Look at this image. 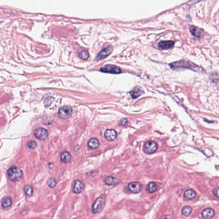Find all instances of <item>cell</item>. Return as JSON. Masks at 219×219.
<instances>
[{
  "label": "cell",
  "mask_w": 219,
  "mask_h": 219,
  "mask_svg": "<svg viewBox=\"0 0 219 219\" xmlns=\"http://www.w3.org/2000/svg\"><path fill=\"white\" fill-rule=\"evenodd\" d=\"M170 67L172 69L183 68V69H191L192 70L197 71V72H203L204 71L202 68H200V67L198 66L197 65L195 64L192 62H190L185 60H180L178 62H175L170 64Z\"/></svg>",
  "instance_id": "cell-1"
},
{
  "label": "cell",
  "mask_w": 219,
  "mask_h": 219,
  "mask_svg": "<svg viewBox=\"0 0 219 219\" xmlns=\"http://www.w3.org/2000/svg\"><path fill=\"white\" fill-rule=\"evenodd\" d=\"M8 178L12 182H17L21 179L22 176V170L16 166H12L7 171Z\"/></svg>",
  "instance_id": "cell-2"
},
{
  "label": "cell",
  "mask_w": 219,
  "mask_h": 219,
  "mask_svg": "<svg viewBox=\"0 0 219 219\" xmlns=\"http://www.w3.org/2000/svg\"><path fill=\"white\" fill-rule=\"evenodd\" d=\"M105 202H106L105 196H102L98 197L92 205V212L94 213H98L101 212L103 209L104 206H105Z\"/></svg>",
  "instance_id": "cell-3"
},
{
  "label": "cell",
  "mask_w": 219,
  "mask_h": 219,
  "mask_svg": "<svg viewBox=\"0 0 219 219\" xmlns=\"http://www.w3.org/2000/svg\"><path fill=\"white\" fill-rule=\"evenodd\" d=\"M73 113V109L70 106H63L59 108L58 116L62 119L70 117Z\"/></svg>",
  "instance_id": "cell-4"
},
{
  "label": "cell",
  "mask_w": 219,
  "mask_h": 219,
  "mask_svg": "<svg viewBox=\"0 0 219 219\" xmlns=\"http://www.w3.org/2000/svg\"><path fill=\"white\" fill-rule=\"evenodd\" d=\"M101 71L106 73L110 74H119L121 73V69L118 67L114 65H106L101 68Z\"/></svg>",
  "instance_id": "cell-5"
},
{
  "label": "cell",
  "mask_w": 219,
  "mask_h": 219,
  "mask_svg": "<svg viewBox=\"0 0 219 219\" xmlns=\"http://www.w3.org/2000/svg\"><path fill=\"white\" fill-rule=\"evenodd\" d=\"M158 148L157 144L153 141L147 142L144 146V151L147 154H153Z\"/></svg>",
  "instance_id": "cell-6"
},
{
  "label": "cell",
  "mask_w": 219,
  "mask_h": 219,
  "mask_svg": "<svg viewBox=\"0 0 219 219\" xmlns=\"http://www.w3.org/2000/svg\"><path fill=\"white\" fill-rule=\"evenodd\" d=\"M34 135L37 139L40 140H45L47 136V131L44 128H37L34 132Z\"/></svg>",
  "instance_id": "cell-7"
},
{
  "label": "cell",
  "mask_w": 219,
  "mask_h": 219,
  "mask_svg": "<svg viewBox=\"0 0 219 219\" xmlns=\"http://www.w3.org/2000/svg\"><path fill=\"white\" fill-rule=\"evenodd\" d=\"M113 51V47L112 46H108L106 48L103 49L101 52H99V53L96 56V60H103L104 58H106L109 55L112 53Z\"/></svg>",
  "instance_id": "cell-8"
},
{
  "label": "cell",
  "mask_w": 219,
  "mask_h": 219,
  "mask_svg": "<svg viewBox=\"0 0 219 219\" xmlns=\"http://www.w3.org/2000/svg\"><path fill=\"white\" fill-rule=\"evenodd\" d=\"M128 188L131 193L138 194L141 191L142 184L139 182H131L128 184Z\"/></svg>",
  "instance_id": "cell-9"
},
{
  "label": "cell",
  "mask_w": 219,
  "mask_h": 219,
  "mask_svg": "<svg viewBox=\"0 0 219 219\" xmlns=\"http://www.w3.org/2000/svg\"><path fill=\"white\" fill-rule=\"evenodd\" d=\"M117 135V133L116 130H114L113 129H110V130H106V131L104 132V136L107 140L113 141L116 139Z\"/></svg>",
  "instance_id": "cell-10"
},
{
  "label": "cell",
  "mask_w": 219,
  "mask_h": 219,
  "mask_svg": "<svg viewBox=\"0 0 219 219\" xmlns=\"http://www.w3.org/2000/svg\"><path fill=\"white\" fill-rule=\"evenodd\" d=\"M84 189L83 183L80 180H76L73 183V190L75 194H80L82 192Z\"/></svg>",
  "instance_id": "cell-11"
},
{
  "label": "cell",
  "mask_w": 219,
  "mask_h": 219,
  "mask_svg": "<svg viewBox=\"0 0 219 219\" xmlns=\"http://www.w3.org/2000/svg\"><path fill=\"white\" fill-rule=\"evenodd\" d=\"M174 45V42L168 40V41H161L159 42L158 47L161 50H169L172 48Z\"/></svg>",
  "instance_id": "cell-12"
},
{
  "label": "cell",
  "mask_w": 219,
  "mask_h": 219,
  "mask_svg": "<svg viewBox=\"0 0 219 219\" xmlns=\"http://www.w3.org/2000/svg\"><path fill=\"white\" fill-rule=\"evenodd\" d=\"M214 215H215V212L211 208L204 209L202 212V216L205 219H210L214 216Z\"/></svg>",
  "instance_id": "cell-13"
},
{
  "label": "cell",
  "mask_w": 219,
  "mask_h": 219,
  "mask_svg": "<svg viewBox=\"0 0 219 219\" xmlns=\"http://www.w3.org/2000/svg\"><path fill=\"white\" fill-rule=\"evenodd\" d=\"M190 32H191V33L194 36L197 38L201 37L204 33L202 30L199 29V28L195 26H190Z\"/></svg>",
  "instance_id": "cell-14"
},
{
  "label": "cell",
  "mask_w": 219,
  "mask_h": 219,
  "mask_svg": "<svg viewBox=\"0 0 219 219\" xmlns=\"http://www.w3.org/2000/svg\"><path fill=\"white\" fill-rule=\"evenodd\" d=\"M130 93L133 99H136L138 97L141 96V95L144 93V91H143V90L140 87H136L133 88V90H131Z\"/></svg>",
  "instance_id": "cell-15"
},
{
  "label": "cell",
  "mask_w": 219,
  "mask_h": 219,
  "mask_svg": "<svg viewBox=\"0 0 219 219\" xmlns=\"http://www.w3.org/2000/svg\"><path fill=\"white\" fill-rule=\"evenodd\" d=\"M196 193L193 190L189 189L186 190L184 193V198L187 200H191L193 199L195 197H196Z\"/></svg>",
  "instance_id": "cell-16"
},
{
  "label": "cell",
  "mask_w": 219,
  "mask_h": 219,
  "mask_svg": "<svg viewBox=\"0 0 219 219\" xmlns=\"http://www.w3.org/2000/svg\"><path fill=\"white\" fill-rule=\"evenodd\" d=\"M88 146L92 149H96L99 146V142L97 139H91L88 142Z\"/></svg>",
  "instance_id": "cell-17"
},
{
  "label": "cell",
  "mask_w": 219,
  "mask_h": 219,
  "mask_svg": "<svg viewBox=\"0 0 219 219\" xmlns=\"http://www.w3.org/2000/svg\"><path fill=\"white\" fill-rule=\"evenodd\" d=\"M119 182V180L112 177V176H108V177L104 179V183L107 185H115Z\"/></svg>",
  "instance_id": "cell-18"
},
{
  "label": "cell",
  "mask_w": 219,
  "mask_h": 219,
  "mask_svg": "<svg viewBox=\"0 0 219 219\" xmlns=\"http://www.w3.org/2000/svg\"><path fill=\"white\" fill-rule=\"evenodd\" d=\"M60 159L61 161H63L64 163H68L70 161L71 159V155L69 152H63L62 153L60 154Z\"/></svg>",
  "instance_id": "cell-19"
},
{
  "label": "cell",
  "mask_w": 219,
  "mask_h": 219,
  "mask_svg": "<svg viewBox=\"0 0 219 219\" xmlns=\"http://www.w3.org/2000/svg\"><path fill=\"white\" fill-rule=\"evenodd\" d=\"M12 204V200L9 197H4L2 200V206L3 208L6 209L10 207Z\"/></svg>",
  "instance_id": "cell-20"
},
{
  "label": "cell",
  "mask_w": 219,
  "mask_h": 219,
  "mask_svg": "<svg viewBox=\"0 0 219 219\" xmlns=\"http://www.w3.org/2000/svg\"><path fill=\"white\" fill-rule=\"evenodd\" d=\"M157 189V184L154 182L149 183L146 187V190L147 192L149 193H153Z\"/></svg>",
  "instance_id": "cell-21"
},
{
  "label": "cell",
  "mask_w": 219,
  "mask_h": 219,
  "mask_svg": "<svg viewBox=\"0 0 219 219\" xmlns=\"http://www.w3.org/2000/svg\"><path fill=\"white\" fill-rule=\"evenodd\" d=\"M24 192H25V194L28 196H32L33 192V187L30 184L26 185V186L24 187Z\"/></svg>",
  "instance_id": "cell-22"
},
{
  "label": "cell",
  "mask_w": 219,
  "mask_h": 219,
  "mask_svg": "<svg viewBox=\"0 0 219 219\" xmlns=\"http://www.w3.org/2000/svg\"><path fill=\"white\" fill-rule=\"evenodd\" d=\"M192 208L190 206H186L183 208L182 209V213L183 215H184V216H189L190 215V213H192Z\"/></svg>",
  "instance_id": "cell-23"
},
{
  "label": "cell",
  "mask_w": 219,
  "mask_h": 219,
  "mask_svg": "<svg viewBox=\"0 0 219 219\" xmlns=\"http://www.w3.org/2000/svg\"><path fill=\"white\" fill-rule=\"evenodd\" d=\"M79 56L83 60H87L88 58V57H89L88 52L87 51H85V50L82 51L79 54Z\"/></svg>",
  "instance_id": "cell-24"
},
{
  "label": "cell",
  "mask_w": 219,
  "mask_h": 219,
  "mask_svg": "<svg viewBox=\"0 0 219 219\" xmlns=\"http://www.w3.org/2000/svg\"><path fill=\"white\" fill-rule=\"evenodd\" d=\"M47 184H48V186L50 188H55L56 184V180L53 178H50L48 181H47Z\"/></svg>",
  "instance_id": "cell-25"
},
{
  "label": "cell",
  "mask_w": 219,
  "mask_h": 219,
  "mask_svg": "<svg viewBox=\"0 0 219 219\" xmlns=\"http://www.w3.org/2000/svg\"><path fill=\"white\" fill-rule=\"evenodd\" d=\"M27 146H28V147H29V148L33 149H35V147H37V143L35 141L31 140V141H29L27 143Z\"/></svg>",
  "instance_id": "cell-26"
},
{
  "label": "cell",
  "mask_w": 219,
  "mask_h": 219,
  "mask_svg": "<svg viewBox=\"0 0 219 219\" xmlns=\"http://www.w3.org/2000/svg\"><path fill=\"white\" fill-rule=\"evenodd\" d=\"M213 192V194L215 195L217 197L219 198V188H216L214 189Z\"/></svg>",
  "instance_id": "cell-27"
},
{
  "label": "cell",
  "mask_w": 219,
  "mask_h": 219,
  "mask_svg": "<svg viewBox=\"0 0 219 219\" xmlns=\"http://www.w3.org/2000/svg\"><path fill=\"white\" fill-rule=\"evenodd\" d=\"M127 119L126 118H123V119H122L119 122H118V124L121 125V126H124L127 123Z\"/></svg>",
  "instance_id": "cell-28"
}]
</instances>
